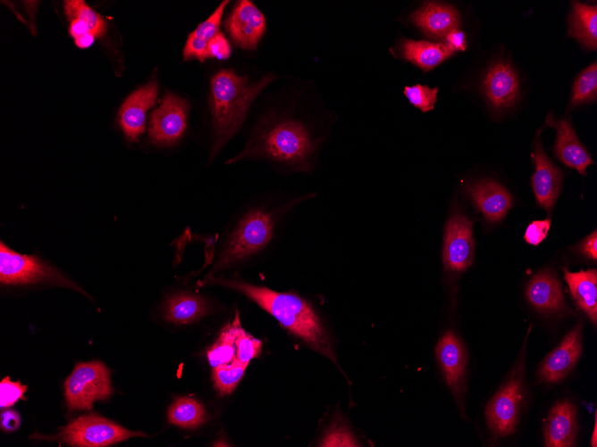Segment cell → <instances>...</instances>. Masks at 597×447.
I'll return each instance as SVG.
<instances>
[{
	"mask_svg": "<svg viewBox=\"0 0 597 447\" xmlns=\"http://www.w3.org/2000/svg\"><path fill=\"white\" fill-rule=\"evenodd\" d=\"M209 283L240 293L267 311L314 351L336 362L331 337L312 305L292 293L273 291L240 279L209 277Z\"/></svg>",
	"mask_w": 597,
	"mask_h": 447,
	"instance_id": "1",
	"label": "cell"
},
{
	"mask_svg": "<svg viewBox=\"0 0 597 447\" xmlns=\"http://www.w3.org/2000/svg\"><path fill=\"white\" fill-rule=\"evenodd\" d=\"M285 209L248 205L224 228L223 246L213 272L222 271L262 252L273 240Z\"/></svg>",
	"mask_w": 597,
	"mask_h": 447,
	"instance_id": "2",
	"label": "cell"
},
{
	"mask_svg": "<svg viewBox=\"0 0 597 447\" xmlns=\"http://www.w3.org/2000/svg\"><path fill=\"white\" fill-rule=\"evenodd\" d=\"M275 77L267 75L256 83L238 76L231 70H222L211 81L212 116L215 155L240 129L248 107Z\"/></svg>",
	"mask_w": 597,
	"mask_h": 447,
	"instance_id": "3",
	"label": "cell"
},
{
	"mask_svg": "<svg viewBox=\"0 0 597 447\" xmlns=\"http://www.w3.org/2000/svg\"><path fill=\"white\" fill-rule=\"evenodd\" d=\"M315 145L310 131L303 123L285 119L260 130L243 151L229 162L248 157H261L298 170H307L310 167Z\"/></svg>",
	"mask_w": 597,
	"mask_h": 447,
	"instance_id": "4",
	"label": "cell"
},
{
	"mask_svg": "<svg viewBox=\"0 0 597 447\" xmlns=\"http://www.w3.org/2000/svg\"><path fill=\"white\" fill-rule=\"evenodd\" d=\"M133 436L147 435L139 431H130L96 414L75 418L53 436L42 439L58 441L70 446L105 447L125 441Z\"/></svg>",
	"mask_w": 597,
	"mask_h": 447,
	"instance_id": "5",
	"label": "cell"
},
{
	"mask_svg": "<svg viewBox=\"0 0 597 447\" xmlns=\"http://www.w3.org/2000/svg\"><path fill=\"white\" fill-rule=\"evenodd\" d=\"M0 282L6 286L47 283L74 289L86 294L85 291L57 269L35 256L13 251L3 242L0 244Z\"/></svg>",
	"mask_w": 597,
	"mask_h": 447,
	"instance_id": "6",
	"label": "cell"
},
{
	"mask_svg": "<svg viewBox=\"0 0 597 447\" xmlns=\"http://www.w3.org/2000/svg\"><path fill=\"white\" fill-rule=\"evenodd\" d=\"M110 373L98 360L75 366L64 382L65 400L69 410H89L96 401L111 396Z\"/></svg>",
	"mask_w": 597,
	"mask_h": 447,
	"instance_id": "7",
	"label": "cell"
},
{
	"mask_svg": "<svg viewBox=\"0 0 597 447\" xmlns=\"http://www.w3.org/2000/svg\"><path fill=\"white\" fill-rule=\"evenodd\" d=\"M523 400V367L517 366L485 408L487 426L492 434L502 437L515 432Z\"/></svg>",
	"mask_w": 597,
	"mask_h": 447,
	"instance_id": "8",
	"label": "cell"
},
{
	"mask_svg": "<svg viewBox=\"0 0 597 447\" xmlns=\"http://www.w3.org/2000/svg\"><path fill=\"white\" fill-rule=\"evenodd\" d=\"M189 108L186 100L167 93L150 119L148 131L151 143L161 146L176 144L186 129Z\"/></svg>",
	"mask_w": 597,
	"mask_h": 447,
	"instance_id": "9",
	"label": "cell"
},
{
	"mask_svg": "<svg viewBox=\"0 0 597 447\" xmlns=\"http://www.w3.org/2000/svg\"><path fill=\"white\" fill-rule=\"evenodd\" d=\"M475 243L472 222L462 213L455 212L445 228L442 261L445 269L461 272L471 266Z\"/></svg>",
	"mask_w": 597,
	"mask_h": 447,
	"instance_id": "10",
	"label": "cell"
},
{
	"mask_svg": "<svg viewBox=\"0 0 597 447\" xmlns=\"http://www.w3.org/2000/svg\"><path fill=\"white\" fill-rule=\"evenodd\" d=\"M482 89L494 111H504L512 107L518 97V77L509 62H497L486 70Z\"/></svg>",
	"mask_w": 597,
	"mask_h": 447,
	"instance_id": "11",
	"label": "cell"
},
{
	"mask_svg": "<svg viewBox=\"0 0 597 447\" xmlns=\"http://www.w3.org/2000/svg\"><path fill=\"white\" fill-rule=\"evenodd\" d=\"M581 353L582 329L577 324L540 364L539 377L547 383L561 381L572 370Z\"/></svg>",
	"mask_w": 597,
	"mask_h": 447,
	"instance_id": "12",
	"label": "cell"
},
{
	"mask_svg": "<svg viewBox=\"0 0 597 447\" xmlns=\"http://www.w3.org/2000/svg\"><path fill=\"white\" fill-rule=\"evenodd\" d=\"M435 354L448 386L458 398L462 392L467 362L464 344L448 330L438 341Z\"/></svg>",
	"mask_w": 597,
	"mask_h": 447,
	"instance_id": "13",
	"label": "cell"
},
{
	"mask_svg": "<svg viewBox=\"0 0 597 447\" xmlns=\"http://www.w3.org/2000/svg\"><path fill=\"white\" fill-rule=\"evenodd\" d=\"M535 171L532 186L538 204L551 213L562 185L561 170L548 158L540 142L539 133L532 153Z\"/></svg>",
	"mask_w": 597,
	"mask_h": 447,
	"instance_id": "14",
	"label": "cell"
},
{
	"mask_svg": "<svg viewBox=\"0 0 597 447\" xmlns=\"http://www.w3.org/2000/svg\"><path fill=\"white\" fill-rule=\"evenodd\" d=\"M226 28L236 42L245 49H254L265 30V18L251 1H240L227 21Z\"/></svg>",
	"mask_w": 597,
	"mask_h": 447,
	"instance_id": "15",
	"label": "cell"
},
{
	"mask_svg": "<svg viewBox=\"0 0 597 447\" xmlns=\"http://www.w3.org/2000/svg\"><path fill=\"white\" fill-rule=\"evenodd\" d=\"M155 80L134 91L122 103L119 111V121L125 137L137 141L145 131L146 112L155 104L157 95Z\"/></svg>",
	"mask_w": 597,
	"mask_h": 447,
	"instance_id": "16",
	"label": "cell"
},
{
	"mask_svg": "<svg viewBox=\"0 0 597 447\" xmlns=\"http://www.w3.org/2000/svg\"><path fill=\"white\" fill-rule=\"evenodd\" d=\"M546 122L557 130L554 153L556 157L569 168L576 169L582 176L586 175V168L593 161L580 143L571 122L567 119L560 120L549 114Z\"/></svg>",
	"mask_w": 597,
	"mask_h": 447,
	"instance_id": "17",
	"label": "cell"
},
{
	"mask_svg": "<svg viewBox=\"0 0 597 447\" xmlns=\"http://www.w3.org/2000/svg\"><path fill=\"white\" fill-rule=\"evenodd\" d=\"M578 432L576 409L568 401L556 402L544 424V444L547 447H570L576 443Z\"/></svg>",
	"mask_w": 597,
	"mask_h": 447,
	"instance_id": "18",
	"label": "cell"
},
{
	"mask_svg": "<svg viewBox=\"0 0 597 447\" xmlns=\"http://www.w3.org/2000/svg\"><path fill=\"white\" fill-rule=\"evenodd\" d=\"M465 191L485 219L492 222L503 219L513 203L506 188L492 179L469 184Z\"/></svg>",
	"mask_w": 597,
	"mask_h": 447,
	"instance_id": "19",
	"label": "cell"
},
{
	"mask_svg": "<svg viewBox=\"0 0 597 447\" xmlns=\"http://www.w3.org/2000/svg\"><path fill=\"white\" fill-rule=\"evenodd\" d=\"M410 20L427 36L444 38L459 25L457 9L447 4L428 2L410 15Z\"/></svg>",
	"mask_w": 597,
	"mask_h": 447,
	"instance_id": "20",
	"label": "cell"
},
{
	"mask_svg": "<svg viewBox=\"0 0 597 447\" xmlns=\"http://www.w3.org/2000/svg\"><path fill=\"white\" fill-rule=\"evenodd\" d=\"M528 302L543 312L565 309V301L559 281L549 271L535 275L526 288Z\"/></svg>",
	"mask_w": 597,
	"mask_h": 447,
	"instance_id": "21",
	"label": "cell"
},
{
	"mask_svg": "<svg viewBox=\"0 0 597 447\" xmlns=\"http://www.w3.org/2000/svg\"><path fill=\"white\" fill-rule=\"evenodd\" d=\"M210 310V303L204 297L181 292L165 300L163 311L165 320L176 325H186L198 321Z\"/></svg>",
	"mask_w": 597,
	"mask_h": 447,
	"instance_id": "22",
	"label": "cell"
},
{
	"mask_svg": "<svg viewBox=\"0 0 597 447\" xmlns=\"http://www.w3.org/2000/svg\"><path fill=\"white\" fill-rule=\"evenodd\" d=\"M564 278L577 306L595 325L597 322L596 269L570 272L565 269Z\"/></svg>",
	"mask_w": 597,
	"mask_h": 447,
	"instance_id": "23",
	"label": "cell"
},
{
	"mask_svg": "<svg viewBox=\"0 0 597 447\" xmlns=\"http://www.w3.org/2000/svg\"><path fill=\"white\" fill-rule=\"evenodd\" d=\"M454 54L445 43L403 39L400 43V55L425 71L441 63Z\"/></svg>",
	"mask_w": 597,
	"mask_h": 447,
	"instance_id": "24",
	"label": "cell"
},
{
	"mask_svg": "<svg viewBox=\"0 0 597 447\" xmlns=\"http://www.w3.org/2000/svg\"><path fill=\"white\" fill-rule=\"evenodd\" d=\"M568 36L580 41L586 48L597 47V6L580 2L572 3Z\"/></svg>",
	"mask_w": 597,
	"mask_h": 447,
	"instance_id": "25",
	"label": "cell"
},
{
	"mask_svg": "<svg viewBox=\"0 0 597 447\" xmlns=\"http://www.w3.org/2000/svg\"><path fill=\"white\" fill-rule=\"evenodd\" d=\"M229 1H223L213 14L189 35L184 50L185 60L196 58L201 62L206 59L208 42L219 32V26L225 6Z\"/></svg>",
	"mask_w": 597,
	"mask_h": 447,
	"instance_id": "26",
	"label": "cell"
},
{
	"mask_svg": "<svg viewBox=\"0 0 597 447\" xmlns=\"http://www.w3.org/2000/svg\"><path fill=\"white\" fill-rule=\"evenodd\" d=\"M171 424L182 428H197L207 420L206 410L196 399L181 396L172 401L168 410Z\"/></svg>",
	"mask_w": 597,
	"mask_h": 447,
	"instance_id": "27",
	"label": "cell"
},
{
	"mask_svg": "<svg viewBox=\"0 0 597 447\" xmlns=\"http://www.w3.org/2000/svg\"><path fill=\"white\" fill-rule=\"evenodd\" d=\"M239 319L236 312L231 323L227 324L217 341L207 352V358L212 368L231 364L236 358L235 329Z\"/></svg>",
	"mask_w": 597,
	"mask_h": 447,
	"instance_id": "28",
	"label": "cell"
},
{
	"mask_svg": "<svg viewBox=\"0 0 597 447\" xmlns=\"http://www.w3.org/2000/svg\"><path fill=\"white\" fill-rule=\"evenodd\" d=\"M597 63L593 62L576 77L571 97V106H576L596 99Z\"/></svg>",
	"mask_w": 597,
	"mask_h": 447,
	"instance_id": "29",
	"label": "cell"
},
{
	"mask_svg": "<svg viewBox=\"0 0 597 447\" xmlns=\"http://www.w3.org/2000/svg\"><path fill=\"white\" fill-rule=\"evenodd\" d=\"M64 11L69 21L79 19L86 22L96 37H101L105 33L106 25L104 19L88 7L84 1H64Z\"/></svg>",
	"mask_w": 597,
	"mask_h": 447,
	"instance_id": "30",
	"label": "cell"
},
{
	"mask_svg": "<svg viewBox=\"0 0 597 447\" xmlns=\"http://www.w3.org/2000/svg\"><path fill=\"white\" fill-rule=\"evenodd\" d=\"M247 365L236 359L228 365L213 368L214 385L220 395L231 393L244 375Z\"/></svg>",
	"mask_w": 597,
	"mask_h": 447,
	"instance_id": "31",
	"label": "cell"
},
{
	"mask_svg": "<svg viewBox=\"0 0 597 447\" xmlns=\"http://www.w3.org/2000/svg\"><path fill=\"white\" fill-rule=\"evenodd\" d=\"M235 345H236V360L244 364L248 365L250 360L257 357L262 351V342L247 331H245L240 323V319L236 324L235 329Z\"/></svg>",
	"mask_w": 597,
	"mask_h": 447,
	"instance_id": "32",
	"label": "cell"
},
{
	"mask_svg": "<svg viewBox=\"0 0 597 447\" xmlns=\"http://www.w3.org/2000/svg\"><path fill=\"white\" fill-rule=\"evenodd\" d=\"M438 87H429L428 86L415 85L406 87L404 95L411 104L420 109L422 112H429L434 108L437 101Z\"/></svg>",
	"mask_w": 597,
	"mask_h": 447,
	"instance_id": "33",
	"label": "cell"
},
{
	"mask_svg": "<svg viewBox=\"0 0 597 447\" xmlns=\"http://www.w3.org/2000/svg\"><path fill=\"white\" fill-rule=\"evenodd\" d=\"M319 446H358L345 424L333 423L319 443Z\"/></svg>",
	"mask_w": 597,
	"mask_h": 447,
	"instance_id": "34",
	"label": "cell"
},
{
	"mask_svg": "<svg viewBox=\"0 0 597 447\" xmlns=\"http://www.w3.org/2000/svg\"><path fill=\"white\" fill-rule=\"evenodd\" d=\"M27 386L20 381L13 382L6 377L0 383V406L7 408L13 406L19 399L25 400L23 396Z\"/></svg>",
	"mask_w": 597,
	"mask_h": 447,
	"instance_id": "35",
	"label": "cell"
},
{
	"mask_svg": "<svg viewBox=\"0 0 597 447\" xmlns=\"http://www.w3.org/2000/svg\"><path fill=\"white\" fill-rule=\"evenodd\" d=\"M231 55V46L228 40L220 31L208 42L206 50V58L226 60Z\"/></svg>",
	"mask_w": 597,
	"mask_h": 447,
	"instance_id": "36",
	"label": "cell"
},
{
	"mask_svg": "<svg viewBox=\"0 0 597 447\" xmlns=\"http://www.w3.org/2000/svg\"><path fill=\"white\" fill-rule=\"evenodd\" d=\"M550 226V219L533 221L526 230V242L533 245L539 244L546 237Z\"/></svg>",
	"mask_w": 597,
	"mask_h": 447,
	"instance_id": "37",
	"label": "cell"
},
{
	"mask_svg": "<svg viewBox=\"0 0 597 447\" xmlns=\"http://www.w3.org/2000/svg\"><path fill=\"white\" fill-rule=\"evenodd\" d=\"M448 47L455 51H464L467 47L465 33L458 29L450 30L444 37Z\"/></svg>",
	"mask_w": 597,
	"mask_h": 447,
	"instance_id": "38",
	"label": "cell"
},
{
	"mask_svg": "<svg viewBox=\"0 0 597 447\" xmlns=\"http://www.w3.org/2000/svg\"><path fill=\"white\" fill-rule=\"evenodd\" d=\"M21 424L18 413L13 410H6L1 413V428L6 432L17 430Z\"/></svg>",
	"mask_w": 597,
	"mask_h": 447,
	"instance_id": "39",
	"label": "cell"
},
{
	"mask_svg": "<svg viewBox=\"0 0 597 447\" xmlns=\"http://www.w3.org/2000/svg\"><path fill=\"white\" fill-rule=\"evenodd\" d=\"M579 248L586 257L593 261L597 260V233L595 230L583 240Z\"/></svg>",
	"mask_w": 597,
	"mask_h": 447,
	"instance_id": "40",
	"label": "cell"
},
{
	"mask_svg": "<svg viewBox=\"0 0 597 447\" xmlns=\"http://www.w3.org/2000/svg\"><path fill=\"white\" fill-rule=\"evenodd\" d=\"M90 33H92V31L89 26L83 21L79 19L70 20V35L75 40Z\"/></svg>",
	"mask_w": 597,
	"mask_h": 447,
	"instance_id": "41",
	"label": "cell"
},
{
	"mask_svg": "<svg viewBox=\"0 0 597 447\" xmlns=\"http://www.w3.org/2000/svg\"><path fill=\"white\" fill-rule=\"evenodd\" d=\"M596 428H597V418H596V414H595V424H594L593 436L591 438V446H593V447L597 446Z\"/></svg>",
	"mask_w": 597,
	"mask_h": 447,
	"instance_id": "42",
	"label": "cell"
}]
</instances>
